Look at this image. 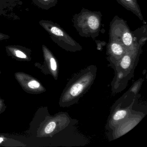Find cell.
<instances>
[{"instance_id": "obj_1", "label": "cell", "mask_w": 147, "mask_h": 147, "mask_svg": "<svg viewBox=\"0 0 147 147\" xmlns=\"http://www.w3.org/2000/svg\"><path fill=\"white\" fill-rule=\"evenodd\" d=\"M102 14L100 11H92L82 8L72 18L73 26L80 36L91 38L93 40L99 36Z\"/></svg>"}, {"instance_id": "obj_2", "label": "cell", "mask_w": 147, "mask_h": 147, "mask_svg": "<svg viewBox=\"0 0 147 147\" xmlns=\"http://www.w3.org/2000/svg\"><path fill=\"white\" fill-rule=\"evenodd\" d=\"M39 24L49 34L51 39L67 51L75 52L82 50V47L61 26L49 20H41Z\"/></svg>"}, {"instance_id": "obj_3", "label": "cell", "mask_w": 147, "mask_h": 147, "mask_svg": "<svg viewBox=\"0 0 147 147\" xmlns=\"http://www.w3.org/2000/svg\"><path fill=\"white\" fill-rule=\"evenodd\" d=\"M109 41L119 42L127 49L134 45L132 31L127 24V21L116 15L110 23Z\"/></svg>"}, {"instance_id": "obj_4", "label": "cell", "mask_w": 147, "mask_h": 147, "mask_svg": "<svg viewBox=\"0 0 147 147\" xmlns=\"http://www.w3.org/2000/svg\"><path fill=\"white\" fill-rule=\"evenodd\" d=\"M92 80V76L85 74L82 76L66 90L64 94L66 101L71 104L73 100L79 98L91 85Z\"/></svg>"}, {"instance_id": "obj_5", "label": "cell", "mask_w": 147, "mask_h": 147, "mask_svg": "<svg viewBox=\"0 0 147 147\" xmlns=\"http://www.w3.org/2000/svg\"><path fill=\"white\" fill-rule=\"evenodd\" d=\"M128 49L121 43L115 41H109L107 44V53L114 58H122Z\"/></svg>"}, {"instance_id": "obj_6", "label": "cell", "mask_w": 147, "mask_h": 147, "mask_svg": "<svg viewBox=\"0 0 147 147\" xmlns=\"http://www.w3.org/2000/svg\"><path fill=\"white\" fill-rule=\"evenodd\" d=\"M118 3L128 11L131 12L143 23L144 22L137 0H116Z\"/></svg>"}, {"instance_id": "obj_7", "label": "cell", "mask_w": 147, "mask_h": 147, "mask_svg": "<svg viewBox=\"0 0 147 147\" xmlns=\"http://www.w3.org/2000/svg\"><path fill=\"white\" fill-rule=\"evenodd\" d=\"M134 38V42L143 45L147 40V24H144L142 26L132 32Z\"/></svg>"}, {"instance_id": "obj_8", "label": "cell", "mask_w": 147, "mask_h": 147, "mask_svg": "<svg viewBox=\"0 0 147 147\" xmlns=\"http://www.w3.org/2000/svg\"><path fill=\"white\" fill-rule=\"evenodd\" d=\"M36 3L38 4L39 6L43 9L48 10L54 7L57 4V0H34Z\"/></svg>"}, {"instance_id": "obj_9", "label": "cell", "mask_w": 147, "mask_h": 147, "mask_svg": "<svg viewBox=\"0 0 147 147\" xmlns=\"http://www.w3.org/2000/svg\"><path fill=\"white\" fill-rule=\"evenodd\" d=\"M7 49L10 51L13 55H14L15 56L18 58L21 59H26L27 58V55L23 51L20 49H18L17 47L15 46H8Z\"/></svg>"}, {"instance_id": "obj_10", "label": "cell", "mask_w": 147, "mask_h": 147, "mask_svg": "<svg viewBox=\"0 0 147 147\" xmlns=\"http://www.w3.org/2000/svg\"><path fill=\"white\" fill-rule=\"evenodd\" d=\"M127 111L125 110H119L115 113L113 116V119L114 121H119L123 119L126 116Z\"/></svg>"}, {"instance_id": "obj_11", "label": "cell", "mask_w": 147, "mask_h": 147, "mask_svg": "<svg viewBox=\"0 0 147 147\" xmlns=\"http://www.w3.org/2000/svg\"><path fill=\"white\" fill-rule=\"evenodd\" d=\"M56 126V124L55 122H50L45 127V132L46 134L51 133L55 129Z\"/></svg>"}, {"instance_id": "obj_12", "label": "cell", "mask_w": 147, "mask_h": 147, "mask_svg": "<svg viewBox=\"0 0 147 147\" xmlns=\"http://www.w3.org/2000/svg\"><path fill=\"white\" fill-rule=\"evenodd\" d=\"M28 86L29 88L32 89H37L40 86V84L37 81L32 80L28 83Z\"/></svg>"}, {"instance_id": "obj_13", "label": "cell", "mask_w": 147, "mask_h": 147, "mask_svg": "<svg viewBox=\"0 0 147 147\" xmlns=\"http://www.w3.org/2000/svg\"><path fill=\"white\" fill-rule=\"evenodd\" d=\"M10 37L8 35H5V34H3V33L0 32V41L5 40V39H9Z\"/></svg>"}, {"instance_id": "obj_14", "label": "cell", "mask_w": 147, "mask_h": 147, "mask_svg": "<svg viewBox=\"0 0 147 147\" xmlns=\"http://www.w3.org/2000/svg\"><path fill=\"white\" fill-rule=\"evenodd\" d=\"M4 141V139L0 137V143H1Z\"/></svg>"}]
</instances>
